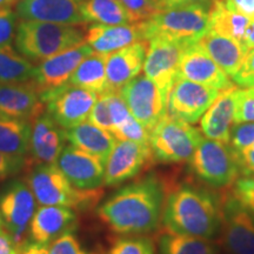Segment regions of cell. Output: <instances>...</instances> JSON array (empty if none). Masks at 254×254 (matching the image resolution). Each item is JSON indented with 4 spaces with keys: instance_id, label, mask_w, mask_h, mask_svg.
Masks as SVG:
<instances>
[{
    "instance_id": "obj_17",
    "label": "cell",
    "mask_w": 254,
    "mask_h": 254,
    "mask_svg": "<svg viewBox=\"0 0 254 254\" xmlns=\"http://www.w3.org/2000/svg\"><path fill=\"white\" fill-rule=\"evenodd\" d=\"M17 14L23 20L72 26L86 24L81 13V0H19Z\"/></svg>"
},
{
    "instance_id": "obj_16",
    "label": "cell",
    "mask_w": 254,
    "mask_h": 254,
    "mask_svg": "<svg viewBox=\"0 0 254 254\" xmlns=\"http://www.w3.org/2000/svg\"><path fill=\"white\" fill-rule=\"evenodd\" d=\"M56 165L77 189L93 190L103 185L105 164L74 146H65Z\"/></svg>"
},
{
    "instance_id": "obj_9",
    "label": "cell",
    "mask_w": 254,
    "mask_h": 254,
    "mask_svg": "<svg viewBox=\"0 0 254 254\" xmlns=\"http://www.w3.org/2000/svg\"><path fill=\"white\" fill-rule=\"evenodd\" d=\"M219 244L228 254H254V219L232 192L220 195Z\"/></svg>"
},
{
    "instance_id": "obj_1",
    "label": "cell",
    "mask_w": 254,
    "mask_h": 254,
    "mask_svg": "<svg viewBox=\"0 0 254 254\" xmlns=\"http://www.w3.org/2000/svg\"><path fill=\"white\" fill-rule=\"evenodd\" d=\"M165 198V183L148 176L114 193L98 208L97 213L116 233L146 234L159 226Z\"/></svg>"
},
{
    "instance_id": "obj_25",
    "label": "cell",
    "mask_w": 254,
    "mask_h": 254,
    "mask_svg": "<svg viewBox=\"0 0 254 254\" xmlns=\"http://www.w3.org/2000/svg\"><path fill=\"white\" fill-rule=\"evenodd\" d=\"M198 43L219 67L231 78L239 72L249 52L244 44L211 30Z\"/></svg>"
},
{
    "instance_id": "obj_4",
    "label": "cell",
    "mask_w": 254,
    "mask_h": 254,
    "mask_svg": "<svg viewBox=\"0 0 254 254\" xmlns=\"http://www.w3.org/2000/svg\"><path fill=\"white\" fill-rule=\"evenodd\" d=\"M27 185L41 206H64L72 209H90L100 201L104 190L77 189L56 164L39 165L27 177Z\"/></svg>"
},
{
    "instance_id": "obj_28",
    "label": "cell",
    "mask_w": 254,
    "mask_h": 254,
    "mask_svg": "<svg viewBox=\"0 0 254 254\" xmlns=\"http://www.w3.org/2000/svg\"><path fill=\"white\" fill-rule=\"evenodd\" d=\"M32 124L25 119L0 117V152L25 157L30 151Z\"/></svg>"
},
{
    "instance_id": "obj_49",
    "label": "cell",
    "mask_w": 254,
    "mask_h": 254,
    "mask_svg": "<svg viewBox=\"0 0 254 254\" xmlns=\"http://www.w3.org/2000/svg\"><path fill=\"white\" fill-rule=\"evenodd\" d=\"M19 0H0V7H11L12 5L18 4Z\"/></svg>"
},
{
    "instance_id": "obj_3",
    "label": "cell",
    "mask_w": 254,
    "mask_h": 254,
    "mask_svg": "<svg viewBox=\"0 0 254 254\" xmlns=\"http://www.w3.org/2000/svg\"><path fill=\"white\" fill-rule=\"evenodd\" d=\"M140 24L145 40L164 37L186 45L198 43L211 28L208 5L201 4L160 8Z\"/></svg>"
},
{
    "instance_id": "obj_21",
    "label": "cell",
    "mask_w": 254,
    "mask_h": 254,
    "mask_svg": "<svg viewBox=\"0 0 254 254\" xmlns=\"http://www.w3.org/2000/svg\"><path fill=\"white\" fill-rule=\"evenodd\" d=\"M44 103L34 81L23 84L0 82V117L34 120L43 113Z\"/></svg>"
},
{
    "instance_id": "obj_38",
    "label": "cell",
    "mask_w": 254,
    "mask_h": 254,
    "mask_svg": "<svg viewBox=\"0 0 254 254\" xmlns=\"http://www.w3.org/2000/svg\"><path fill=\"white\" fill-rule=\"evenodd\" d=\"M88 122L93 125L100 127V128L106 129V131H112V119H111L109 100H107L106 93H101L98 97L97 103L94 104L90 116H88Z\"/></svg>"
},
{
    "instance_id": "obj_39",
    "label": "cell",
    "mask_w": 254,
    "mask_h": 254,
    "mask_svg": "<svg viewBox=\"0 0 254 254\" xmlns=\"http://www.w3.org/2000/svg\"><path fill=\"white\" fill-rule=\"evenodd\" d=\"M17 27V14L9 7H0V47L11 45Z\"/></svg>"
},
{
    "instance_id": "obj_32",
    "label": "cell",
    "mask_w": 254,
    "mask_h": 254,
    "mask_svg": "<svg viewBox=\"0 0 254 254\" xmlns=\"http://www.w3.org/2000/svg\"><path fill=\"white\" fill-rule=\"evenodd\" d=\"M34 74L36 66L11 45L0 47V82L23 84L33 80Z\"/></svg>"
},
{
    "instance_id": "obj_36",
    "label": "cell",
    "mask_w": 254,
    "mask_h": 254,
    "mask_svg": "<svg viewBox=\"0 0 254 254\" xmlns=\"http://www.w3.org/2000/svg\"><path fill=\"white\" fill-rule=\"evenodd\" d=\"M129 15L132 23L147 20L159 9L154 0H119Z\"/></svg>"
},
{
    "instance_id": "obj_20",
    "label": "cell",
    "mask_w": 254,
    "mask_h": 254,
    "mask_svg": "<svg viewBox=\"0 0 254 254\" xmlns=\"http://www.w3.org/2000/svg\"><path fill=\"white\" fill-rule=\"evenodd\" d=\"M147 47L148 41L141 40L107 55L106 92H119L127 82L140 74Z\"/></svg>"
},
{
    "instance_id": "obj_5",
    "label": "cell",
    "mask_w": 254,
    "mask_h": 254,
    "mask_svg": "<svg viewBox=\"0 0 254 254\" xmlns=\"http://www.w3.org/2000/svg\"><path fill=\"white\" fill-rule=\"evenodd\" d=\"M15 46L31 60H45L50 57L85 41L80 28L44 21L23 20L15 32Z\"/></svg>"
},
{
    "instance_id": "obj_15",
    "label": "cell",
    "mask_w": 254,
    "mask_h": 254,
    "mask_svg": "<svg viewBox=\"0 0 254 254\" xmlns=\"http://www.w3.org/2000/svg\"><path fill=\"white\" fill-rule=\"evenodd\" d=\"M94 51L86 41L71 49L50 57L36 67L34 84L40 92L55 90L68 84L69 78L78 65Z\"/></svg>"
},
{
    "instance_id": "obj_31",
    "label": "cell",
    "mask_w": 254,
    "mask_h": 254,
    "mask_svg": "<svg viewBox=\"0 0 254 254\" xmlns=\"http://www.w3.org/2000/svg\"><path fill=\"white\" fill-rule=\"evenodd\" d=\"M81 13L86 23L104 25L133 24L119 0H82Z\"/></svg>"
},
{
    "instance_id": "obj_7",
    "label": "cell",
    "mask_w": 254,
    "mask_h": 254,
    "mask_svg": "<svg viewBox=\"0 0 254 254\" xmlns=\"http://www.w3.org/2000/svg\"><path fill=\"white\" fill-rule=\"evenodd\" d=\"M202 138L192 124L166 116L150 133L152 157L164 164L184 163L192 158Z\"/></svg>"
},
{
    "instance_id": "obj_29",
    "label": "cell",
    "mask_w": 254,
    "mask_h": 254,
    "mask_svg": "<svg viewBox=\"0 0 254 254\" xmlns=\"http://www.w3.org/2000/svg\"><path fill=\"white\" fill-rule=\"evenodd\" d=\"M106 59L107 55L93 52L79 64L69 78L68 84L86 88L95 93L106 92Z\"/></svg>"
},
{
    "instance_id": "obj_14",
    "label": "cell",
    "mask_w": 254,
    "mask_h": 254,
    "mask_svg": "<svg viewBox=\"0 0 254 254\" xmlns=\"http://www.w3.org/2000/svg\"><path fill=\"white\" fill-rule=\"evenodd\" d=\"M152 158L150 144L117 140L105 163L104 183L116 186L134 178Z\"/></svg>"
},
{
    "instance_id": "obj_47",
    "label": "cell",
    "mask_w": 254,
    "mask_h": 254,
    "mask_svg": "<svg viewBox=\"0 0 254 254\" xmlns=\"http://www.w3.org/2000/svg\"><path fill=\"white\" fill-rule=\"evenodd\" d=\"M20 254H50L49 246H46L45 244L30 243L21 251Z\"/></svg>"
},
{
    "instance_id": "obj_42",
    "label": "cell",
    "mask_w": 254,
    "mask_h": 254,
    "mask_svg": "<svg viewBox=\"0 0 254 254\" xmlns=\"http://www.w3.org/2000/svg\"><path fill=\"white\" fill-rule=\"evenodd\" d=\"M24 164L25 159L23 157H12L0 152V180L17 174Z\"/></svg>"
},
{
    "instance_id": "obj_22",
    "label": "cell",
    "mask_w": 254,
    "mask_h": 254,
    "mask_svg": "<svg viewBox=\"0 0 254 254\" xmlns=\"http://www.w3.org/2000/svg\"><path fill=\"white\" fill-rule=\"evenodd\" d=\"M238 91L239 88L232 85L219 92L218 97L201 117L200 128L207 139L228 144L231 128L234 125Z\"/></svg>"
},
{
    "instance_id": "obj_37",
    "label": "cell",
    "mask_w": 254,
    "mask_h": 254,
    "mask_svg": "<svg viewBox=\"0 0 254 254\" xmlns=\"http://www.w3.org/2000/svg\"><path fill=\"white\" fill-rule=\"evenodd\" d=\"M254 141V123H238L231 128L228 144L237 152L245 150Z\"/></svg>"
},
{
    "instance_id": "obj_23",
    "label": "cell",
    "mask_w": 254,
    "mask_h": 254,
    "mask_svg": "<svg viewBox=\"0 0 254 254\" xmlns=\"http://www.w3.org/2000/svg\"><path fill=\"white\" fill-rule=\"evenodd\" d=\"M144 39L140 23L126 25L93 24L87 28L85 41L94 52L110 55Z\"/></svg>"
},
{
    "instance_id": "obj_45",
    "label": "cell",
    "mask_w": 254,
    "mask_h": 254,
    "mask_svg": "<svg viewBox=\"0 0 254 254\" xmlns=\"http://www.w3.org/2000/svg\"><path fill=\"white\" fill-rule=\"evenodd\" d=\"M12 238L4 227L0 228V254H20Z\"/></svg>"
},
{
    "instance_id": "obj_18",
    "label": "cell",
    "mask_w": 254,
    "mask_h": 254,
    "mask_svg": "<svg viewBox=\"0 0 254 254\" xmlns=\"http://www.w3.org/2000/svg\"><path fill=\"white\" fill-rule=\"evenodd\" d=\"M178 75L219 91L233 85L226 73L219 67L199 43L192 44L184 51Z\"/></svg>"
},
{
    "instance_id": "obj_34",
    "label": "cell",
    "mask_w": 254,
    "mask_h": 254,
    "mask_svg": "<svg viewBox=\"0 0 254 254\" xmlns=\"http://www.w3.org/2000/svg\"><path fill=\"white\" fill-rule=\"evenodd\" d=\"M238 123H254V86L238 91L234 124Z\"/></svg>"
},
{
    "instance_id": "obj_46",
    "label": "cell",
    "mask_w": 254,
    "mask_h": 254,
    "mask_svg": "<svg viewBox=\"0 0 254 254\" xmlns=\"http://www.w3.org/2000/svg\"><path fill=\"white\" fill-rule=\"evenodd\" d=\"M213 0H165L160 8L164 7H173V6H183V5H192V4H201L208 5L209 2L212 4Z\"/></svg>"
},
{
    "instance_id": "obj_19",
    "label": "cell",
    "mask_w": 254,
    "mask_h": 254,
    "mask_svg": "<svg viewBox=\"0 0 254 254\" xmlns=\"http://www.w3.org/2000/svg\"><path fill=\"white\" fill-rule=\"evenodd\" d=\"M66 131L49 113H41L32 122L30 153L39 165L56 164L65 148Z\"/></svg>"
},
{
    "instance_id": "obj_27",
    "label": "cell",
    "mask_w": 254,
    "mask_h": 254,
    "mask_svg": "<svg viewBox=\"0 0 254 254\" xmlns=\"http://www.w3.org/2000/svg\"><path fill=\"white\" fill-rule=\"evenodd\" d=\"M209 23L211 31L244 44V37L251 20L245 15L228 8L224 0H213L209 7Z\"/></svg>"
},
{
    "instance_id": "obj_35",
    "label": "cell",
    "mask_w": 254,
    "mask_h": 254,
    "mask_svg": "<svg viewBox=\"0 0 254 254\" xmlns=\"http://www.w3.org/2000/svg\"><path fill=\"white\" fill-rule=\"evenodd\" d=\"M231 192L254 219V177L238 178L233 183Z\"/></svg>"
},
{
    "instance_id": "obj_50",
    "label": "cell",
    "mask_w": 254,
    "mask_h": 254,
    "mask_svg": "<svg viewBox=\"0 0 254 254\" xmlns=\"http://www.w3.org/2000/svg\"><path fill=\"white\" fill-rule=\"evenodd\" d=\"M154 1H155V2H157V4H158V6H159V9H160V6H161V5H163V2L165 1V0H154Z\"/></svg>"
},
{
    "instance_id": "obj_52",
    "label": "cell",
    "mask_w": 254,
    "mask_h": 254,
    "mask_svg": "<svg viewBox=\"0 0 254 254\" xmlns=\"http://www.w3.org/2000/svg\"><path fill=\"white\" fill-rule=\"evenodd\" d=\"M81 1H82V0H81Z\"/></svg>"
},
{
    "instance_id": "obj_51",
    "label": "cell",
    "mask_w": 254,
    "mask_h": 254,
    "mask_svg": "<svg viewBox=\"0 0 254 254\" xmlns=\"http://www.w3.org/2000/svg\"><path fill=\"white\" fill-rule=\"evenodd\" d=\"M4 227V224H2V218H1V212H0V228Z\"/></svg>"
},
{
    "instance_id": "obj_8",
    "label": "cell",
    "mask_w": 254,
    "mask_h": 254,
    "mask_svg": "<svg viewBox=\"0 0 254 254\" xmlns=\"http://www.w3.org/2000/svg\"><path fill=\"white\" fill-rule=\"evenodd\" d=\"M99 94L86 88L66 84L62 87L40 92V99L47 105V113L64 129L86 122Z\"/></svg>"
},
{
    "instance_id": "obj_48",
    "label": "cell",
    "mask_w": 254,
    "mask_h": 254,
    "mask_svg": "<svg viewBox=\"0 0 254 254\" xmlns=\"http://www.w3.org/2000/svg\"><path fill=\"white\" fill-rule=\"evenodd\" d=\"M244 45L247 51L254 49V21H251L249 28H247L245 37H244Z\"/></svg>"
},
{
    "instance_id": "obj_43",
    "label": "cell",
    "mask_w": 254,
    "mask_h": 254,
    "mask_svg": "<svg viewBox=\"0 0 254 254\" xmlns=\"http://www.w3.org/2000/svg\"><path fill=\"white\" fill-rule=\"evenodd\" d=\"M237 155L240 173L243 176L254 177V141L245 150L237 152Z\"/></svg>"
},
{
    "instance_id": "obj_10",
    "label": "cell",
    "mask_w": 254,
    "mask_h": 254,
    "mask_svg": "<svg viewBox=\"0 0 254 254\" xmlns=\"http://www.w3.org/2000/svg\"><path fill=\"white\" fill-rule=\"evenodd\" d=\"M2 224L20 252L30 244V226L36 212V198L27 184L15 180L0 199Z\"/></svg>"
},
{
    "instance_id": "obj_41",
    "label": "cell",
    "mask_w": 254,
    "mask_h": 254,
    "mask_svg": "<svg viewBox=\"0 0 254 254\" xmlns=\"http://www.w3.org/2000/svg\"><path fill=\"white\" fill-rule=\"evenodd\" d=\"M234 82L239 87H253L254 86V49L250 50L244 59L243 65L233 77Z\"/></svg>"
},
{
    "instance_id": "obj_13",
    "label": "cell",
    "mask_w": 254,
    "mask_h": 254,
    "mask_svg": "<svg viewBox=\"0 0 254 254\" xmlns=\"http://www.w3.org/2000/svg\"><path fill=\"white\" fill-rule=\"evenodd\" d=\"M189 46L164 37H154L148 40L144 63L145 75L153 80L166 97L178 75L184 51Z\"/></svg>"
},
{
    "instance_id": "obj_26",
    "label": "cell",
    "mask_w": 254,
    "mask_h": 254,
    "mask_svg": "<svg viewBox=\"0 0 254 254\" xmlns=\"http://www.w3.org/2000/svg\"><path fill=\"white\" fill-rule=\"evenodd\" d=\"M66 139L72 146L106 163L107 158L116 145L117 138L106 129L93 125L90 122L81 123L66 131Z\"/></svg>"
},
{
    "instance_id": "obj_11",
    "label": "cell",
    "mask_w": 254,
    "mask_h": 254,
    "mask_svg": "<svg viewBox=\"0 0 254 254\" xmlns=\"http://www.w3.org/2000/svg\"><path fill=\"white\" fill-rule=\"evenodd\" d=\"M132 116L151 133L166 117L167 97L153 80L138 75L119 91Z\"/></svg>"
},
{
    "instance_id": "obj_12",
    "label": "cell",
    "mask_w": 254,
    "mask_h": 254,
    "mask_svg": "<svg viewBox=\"0 0 254 254\" xmlns=\"http://www.w3.org/2000/svg\"><path fill=\"white\" fill-rule=\"evenodd\" d=\"M219 92L177 75L167 95L166 116L187 124L198 123Z\"/></svg>"
},
{
    "instance_id": "obj_24",
    "label": "cell",
    "mask_w": 254,
    "mask_h": 254,
    "mask_svg": "<svg viewBox=\"0 0 254 254\" xmlns=\"http://www.w3.org/2000/svg\"><path fill=\"white\" fill-rule=\"evenodd\" d=\"M77 220L72 208L64 206H43L34 212L30 224V238L33 243L47 244L73 230Z\"/></svg>"
},
{
    "instance_id": "obj_33",
    "label": "cell",
    "mask_w": 254,
    "mask_h": 254,
    "mask_svg": "<svg viewBox=\"0 0 254 254\" xmlns=\"http://www.w3.org/2000/svg\"><path fill=\"white\" fill-rule=\"evenodd\" d=\"M154 244L147 237H127L117 240L106 254H154Z\"/></svg>"
},
{
    "instance_id": "obj_40",
    "label": "cell",
    "mask_w": 254,
    "mask_h": 254,
    "mask_svg": "<svg viewBox=\"0 0 254 254\" xmlns=\"http://www.w3.org/2000/svg\"><path fill=\"white\" fill-rule=\"evenodd\" d=\"M50 254H87L81 249L80 243H79L74 234L71 231L65 232L62 236L56 238L49 246Z\"/></svg>"
},
{
    "instance_id": "obj_44",
    "label": "cell",
    "mask_w": 254,
    "mask_h": 254,
    "mask_svg": "<svg viewBox=\"0 0 254 254\" xmlns=\"http://www.w3.org/2000/svg\"><path fill=\"white\" fill-rule=\"evenodd\" d=\"M225 5L230 9L245 15L251 21H254V0H224Z\"/></svg>"
},
{
    "instance_id": "obj_2",
    "label": "cell",
    "mask_w": 254,
    "mask_h": 254,
    "mask_svg": "<svg viewBox=\"0 0 254 254\" xmlns=\"http://www.w3.org/2000/svg\"><path fill=\"white\" fill-rule=\"evenodd\" d=\"M163 221L174 233L212 240L220 231V196L190 184L173 187L166 193Z\"/></svg>"
},
{
    "instance_id": "obj_30",
    "label": "cell",
    "mask_w": 254,
    "mask_h": 254,
    "mask_svg": "<svg viewBox=\"0 0 254 254\" xmlns=\"http://www.w3.org/2000/svg\"><path fill=\"white\" fill-rule=\"evenodd\" d=\"M159 254H219L212 240L174 233L165 228L158 236Z\"/></svg>"
},
{
    "instance_id": "obj_6",
    "label": "cell",
    "mask_w": 254,
    "mask_h": 254,
    "mask_svg": "<svg viewBox=\"0 0 254 254\" xmlns=\"http://www.w3.org/2000/svg\"><path fill=\"white\" fill-rule=\"evenodd\" d=\"M192 172L214 189L230 186L240 176L236 150L230 144L202 138L190 159Z\"/></svg>"
}]
</instances>
